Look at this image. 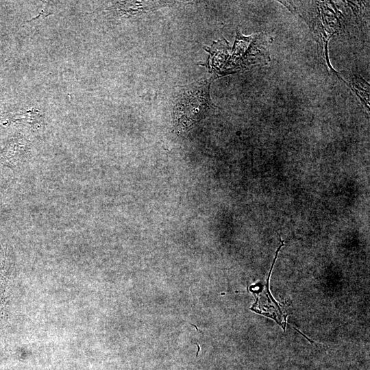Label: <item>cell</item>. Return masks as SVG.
<instances>
[{
  "label": "cell",
  "mask_w": 370,
  "mask_h": 370,
  "mask_svg": "<svg viewBox=\"0 0 370 370\" xmlns=\"http://www.w3.org/2000/svg\"><path fill=\"white\" fill-rule=\"evenodd\" d=\"M299 3L302 8L299 5L295 7L291 3H288L293 7L290 10L297 11L308 24L319 45L320 57L328 64L330 71L334 72L328 59V42L338 31L340 25H329V23L338 22V18L336 16L329 21L334 15L332 14L333 12L331 10L327 9L326 2L324 3L323 13H321V1H299Z\"/></svg>",
  "instance_id": "cell-2"
},
{
  "label": "cell",
  "mask_w": 370,
  "mask_h": 370,
  "mask_svg": "<svg viewBox=\"0 0 370 370\" xmlns=\"http://www.w3.org/2000/svg\"><path fill=\"white\" fill-rule=\"evenodd\" d=\"M218 77L214 75L195 82L186 87L180 95L173 108L175 126L180 131L188 129L217 108L210 97V86Z\"/></svg>",
  "instance_id": "cell-1"
},
{
  "label": "cell",
  "mask_w": 370,
  "mask_h": 370,
  "mask_svg": "<svg viewBox=\"0 0 370 370\" xmlns=\"http://www.w3.org/2000/svg\"><path fill=\"white\" fill-rule=\"evenodd\" d=\"M273 38L265 33L246 37L247 48L243 47L241 63L243 67L266 64L270 62L269 47Z\"/></svg>",
  "instance_id": "cell-3"
},
{
  "label": "cell",
  "mask_w": 370,
  "mask_h": 370,
  "mask_svg": "<svg viewBox=\"0 0 370 370\" xmlns=\"http://www.w3.org/2000/svg\"><path fill=\"white\" fill-rule=\"evenodd\" d=\"M279 237H280V240L281 243H280V245L278 247V249H277V251L275 252V258L273 259L272 265L271 267V269H270V271H269V276H268L267 282H266V284L261 286L262 290L260 289L261 290L260 291H251V292H256V293H258L260 294H262V295H259V296L264 297V299L265 301H267V303L263 304L262 306L260 307L259 308H258L255 311L256 312L259 313V314H261L262 315H264V316H267V317H268L269 318L273 319L284 329V330H285V327H286V316L287 315H284L282 313V312L280 310V308L279 305L277 304V302L275 301V299H273V297L271 296V294L270 293L269 289V277L271 275V271L273 269L275 262L276 258L278 257V252L280 250L281 247L284 245V241L281 240L280 236H279Z\"/></svg>",
  "instance_id": "cell-4"
}]
</instances>
